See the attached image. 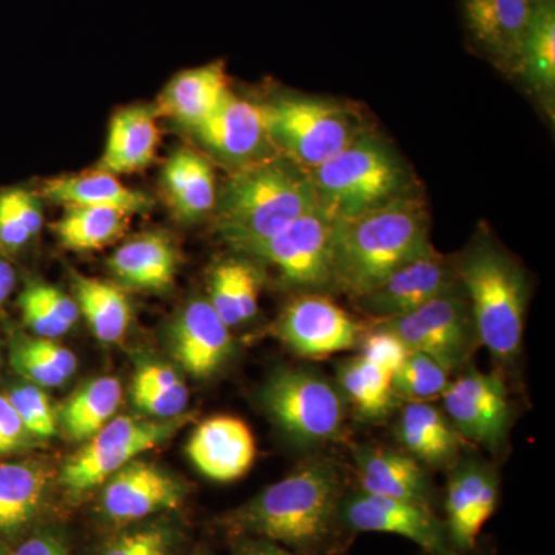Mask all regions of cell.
Listing matches in <instances>:
<instances>
[{"label":"cell","instance_id":"6da1fadb","mask_svg":"<svg viewBox=\"0 0 555 555\" xmlns=\"http://www.w3.org/2000/svg\"><path fill=\"white\" fill-rule=\"evenodd\" d=\"M433 250L425 203L415 195L334 221V292L361 297Z\"/></svg>","mask_w":555,"mask_h":555},{"label":"cell","instance_id":"7a4b0ae2","mask_svg":"<svg viewBox=\"0 0 555 555\" xmlns=\"http://www.w3.org/2000/svg\"><path fill=\"white\" fill-rule=\"evenodd\" d=\"M341 500V470L337 463L312 459L233 511L228 524L269 542L313 553L334 532Z\"/></svg>","mask_w":555,"mask_h":555},{"label":"cell","instance_id":"3957f363","mask_svg":"<svg viewBox=\"0 0 555 555\" xmlns=\"http://www.w3.org/2000/svg\"><path fill=\"white\" fill-rule=\"evenodd\" d=\"M315 207L309 171L275 153L233 171L214 210L221 238L246 254Z\"/></svg>","mask_w":555,"mask_h":555},{"label":"cell","instance_id":"277c9868","mask_svg":"<svg viewBox=\"0 0 555 555\" xmlns=\"http://www.w3.org/2000/svg\"><path fill=\"white\" fill-rule=\"evenodd\" d=\"M480 345L502 367H513L524 347L529 281L525 269L488 233L477 235L454 261Z\"/></svg>","mask_w":555,"mask_h":555},{"label":"cell","instance_id":"5b68a950","mask_svg":"<svg viewBox=\"0 0 555 555\" xmlns=\"http://www.w3.org/2000/svg\"><path fill=\"white\" fill-rule=\"evenodd\" d=\"M309 173L317 206L332 221L360 217L415 195L414 175L397 150L367 130Z\"/></svg>","mask_w":555,"mask_h":555},{"label":"cell","instance_id":"8992f818","mask_svg":"<svg viewBox=\"0 0 555 555\" xmlns=\"http://www.w3.org/2000/svg\"><path fill=\"white\" fill-rule=\"evenodd\" d=\"M259 400L281 433L298 447H323L345 436V397L337 383L315 369H276L262 386Z\"/></svg>","mask_w":555,"mask_h":555},{"label":"cell","instance_id":"52a82bcc","mask_svg":"<svg viewBox=\"0 0 555 555\" xmlns=\"http://www.w3.org/2000/svg\"><path fill=\"white\" fill-rule=\"evenodd\" d=\"M262 105L273 149L308 171L366 130L352 108L327 98L288 94Z\"/></svg>","mask_w":555,"mask_h":555},{"label":"cell","instance_id":"ba28073f","mask_svg":"<svg viewBox=\"0 0 555 555\" xmlns=\"http://www.w3.org/2000/svg\"><path fill=\"white\" fill-rule=\"evenodd\" d=\"M188 415L144 420L118 416L89 438L61 470V483L75 492L90 491L133 462L134 456L166 443L188 423Z\"/></svg>","mask_w":555,"mask_h":555},{"label":"cell","instance_id":"9c48e42d","mask_svg":"<svg viewBox=\"0 0 555 555\" xmlns=\"http://www.w3.org/2000/svg\"><path fill=\"white\" fill-rule=\"evenodd\" d=\"M377 323L393 332L411 352L433 357L451 374L470 363L481 346L460 281L414 312Z\"/></svg>","mask_w":555,"mask_h":555},{"label":"cell","instance_id":"30bf717a","mask_svg":"<svg viewBox=\"0 0 555 555\" xmlns=\"http://www.w3.org/2000/svg\"><path fill=\"white\" fill-rule=\"evenodd\" d=\"M244 255L273 266L299 294L334 292V221L318 206Z\"/></svg>","mask_w":555,"mask_h":555},{"label":"cell","instance_id":"8fae6325","mask_svg":"<svg viewBox=\"0 0 555 555\" xmlns=\"http://www.w3.org/2000/svg\"><path fill=\"white\" fill-rule=\"evenodd\" d=\"M443 412L460 437L492 454H502L513 427V404L499 372L467 363L441 393Z\"/></svg>","mask_w":555,"mask_h":555},{"label":"cell","instance_id":"7c38bea8","mask_svg":"<svg viewBox=\"0 0 555 555\" xmlns=\"http://www.w3.org/2000/svg\"><path fill=\"white\" fill-rule=\"evenodd\" d=\"M339 520L353 531L385 532L411 540L429 555H460L447 524L433 506L358 491L343 496Z\"/></svg>","mask_w":555,"mask_h":555},{"label":"cell","instance_id":"4fadbf2b","mask_svg":"<svg viewBox=\"0 0 555 555\" xmlns=\"http://www.w3.org/2000/svg\"><path fill=\"white\" fill-rule=\"evenodd\" d=\"M366 327L324 294L292 299L278 320L276 334L299 357L321 358L357 349Z\"/></svg>","mask_w":555,"mask_h":555},{"label":"cell","instance_id":"5bb4252c","mask_svg":"<svg viewBox=\"0 0 555 555\" xmlns=\"http://www.w3.org/2000/svg\"><path fill=\"white\" fill-rule=\"evenodd\" d=\"M499 499V473L481 456L462 454L449 467L444 524L456 553L463 555L476 546L477 537L494 514Z\"/></svg>","mask_w":555,"mask_h":555},{"label":"cell","instance_id":"9a60e30c","mask_svg":"<svg viewBox=\"0 0 555 555\" xmlns=\"http://www.w3.org/2000/svg\"><path fill=\"white\" fill-rule=\"evenodd\" d=\"M190 131L211 156L235 170L276 153L269 138L264 105L241 100L232 91Z\"/></svg>","mask_w":555,"mask_h":555},{"label":"cell","instance_id":"2e32d148","mask_svg":"<svg viewBox=\"0 0 555 555\" xmlns=\"http://www.w3.org/2000/svg\"><path fill=\"white\" fill-rule=\"evenodd\" d=\"M456 281L454 261L433 250L390 273L377 287L353 301L374 320H392L422 308Z\"/></svg>","mask_w":555,"mask_h":555},{"label":"cell","instance_id":"e0dca14e","mask_svg":"<svg viewBox=\"0 0 555 555\" xmlns=\"http://www.w3.org/2000/svg\"><path fill=\"white\" fill-rule=\"evenodd\" d=\"M462 11L476 49L503 73L517 76L532 0H462Z\"/></svg>","mask_w":555,"mask_h":555},{"label":"cell","instance_id":"ac0fdd59","mask_svg":"<svg viewBox=\"0 0 555 555\" xmlns=\"http://www.w3.org/2000/svg\"><path fill=\"white\" fill-rule=\"evenodd\" d=\"M184 495L182 485L166 470L150 463L130 462L108 478L101 507L112 520L129 524L177 509Z\"/></svg>","mask_w":555,"mask_h":555},{"label":"cell","instance_id":"d6986e66","mask_svg":"<svg viewBox=\"0 0 555 555\" xmlns=\"http://www.w3.org/2000/svg\"><path fill=\"white\" fill-rule=\"evenodd\" d=\"M188 454L203 476L229 483L246 476L257 456V444L243 420L218 415L196 427Z\"/></svg>","mask_w":555,"mask_h":555},{"label":"cell","instance_id":"ffe728a7","mask_svg":"<svg viewBox=\"0 0 555 555\" xmlns=\"http://www.w3.org/2000/svg\"><path fill=\"white\" fill-rule=\"evenodd\" d=\"M175 357L193 377L206 378L232 356L230 327L208 299H193L182 310L173 328Z\"/></svg>","mask_w":555,"mask_h":555},{"label":"cell","instance_id":"44dd1931","mask_svg":"<svg viewBox=\"0 0 555 555\" xmlns=\"http://www.w3.org/2000/svg\"><path fill=\"white\" fill-rule=\"evenodd\" d=\"M358 485L367 494L433 506L434 488L426 467L404 451L379 447L353 449Z\"/></svg>","mask_w":555,"mask_h":555},{"label":"cell","instance_id":"7402d4cb","mask_svg":"<svg viewBox=\"0 0 555 555\" xmlns=\"http://www.w3.org/2000/svg\"><path fill=\"white\" fill-rule=\"evenodd\" d=\"M397 438L406 454L425 467L449 469L463 454V438L443 409L430 401L404 403L397 423Z\"/></svg>","mask_w":555,"mask_h":555},{"label":"cell","instance_id":"603a6c76","mask_svg":"<svg viewBox=\"0 0 555 555\" xmlns=\"http://www.w3.org/2000/svg\"><path fill=\"white\" fill-rule=\"evenodd\" d=\"M230 91L225 62L215 61L175 76L155 109L192 130L221 105Z\"/></svg>","mask_w":555,"mask_h":555},{"label":"cell","instance_id":"cb8c5ba5","mask_svg":"<svg viewBox=\"0 0 555 555\" xmlns=\"http://www.w3.org/2000/svg\"><path fill=\"white\" fill-rule=\"evenodd\" d=\"M159 144L158 113L145 105L124 108L109 122L100 171L118 177L145 169Z\"/></svg>","mask_w":555,"mask_h":555},{"label":"cell","instance_id":"d4e9b609","mask_svg":"<svg viewBox=\"0 0 555 555\" xmlns=\"http://www.w3.org/2000/svg\"><path fill=\"white\" fill-rule=\"evenodd\" d=\"M163 184L171 207L185 222L206 217L217 204L211 164L192 149L175 152L163 169Z\"/></svg>","mask_w":555,"mask_h":555},{"label":"cell","instance_id":"484cf974","mask_svg":"<svg viewBox=\"0 0 555 555\" xmlns=\"http://www.w3.org/2000/svg\"><path fill=\"white\" fill-rule=\"evenodd\" d=\"M178 257L167 236L145 233L127 241L109 258V269L126 286L164 291L177 275Z\"/></svg>","mask_w":555,"mask_h":555},{"label":"cell","instance_id":"4316f807","mask_svg":"<svg viewBox=\"0 0 555 555\" xmlns=\"http://www.w3.org/2000/svg\"><path fill=\"white\" fill-rule=\"evenodd\" d=\"M46 196L61 206L115 208L127 215L149 210L150 201L138 190L126 188L118 178L105 171L51 179Z\"/></svg>","mask_w":555,"mask_h":555},{"label":"cell","instance_id":"83f0119b","mask_svg":"<svg viewBox=\"0 0 555 555\" xmlns=\"http://www.w3.org/2000/svg\"><path fill=\"white\" fill-rule=\"evenodd\" d=\"M49 488L39 463H0V534H16L38 516Z\"/></svg>","mask_w":555,"mask_h":555},{"label":"cell","instance_id":"f1b7e54d","mask_svg":"<svg viewBox=\"0 0 555 555\" xmlns=\"http://www.w3.org/2000/svg\"><path fill=\"white\" fill-rule=\"evenodd\" d=\"M335 383L347 408H352L361 422H382L400 403L393 393L392 375L360 356L338 364Z\"/></svg>","mask_w":555,"mask_h":555},{"label":"cell","instance_id":"f546056e","mask_svg":"<svg viewBox=\"0 0 555 555\" xmlns=\"http://www.w3.org/2000/svg\"><path fill=\"white\" fill-rule=\"evenodd\" d=\"M517 76L528 89L553 104L555 90V2L532 0L531 20Z\"/></svg>","mask_w":555,"mask_h":555},{"label":"cell","instance_id":"4dcf8cb0","mask_svg":"<svg viewBox=\"0 0 555 555\" xmlns=\"http://www.w3.org/2000/svg\"><path fill=\"white\" fill-rule=\"evenodd\" d=\"M122 401L119 379L101 377L80 386L62 404L60 420L73 440L86 441L107 425Z\"/></svg>","mask_w":555,"mask_h":555},{"label":"cell","instance_id":"1f68e13d","mask_svg":"<svg viewBox=\"0 0 555 555\" xmlns=\"http://www.w3.org/2000/svg\"><path fill=\"white\" fill-rule=\"evenodd\" d=\"M76 305L101 341L115 343L130 326L131 308L122 288L98 278L75 276Z\"/></svg>","mask_w":555,"mask_h":555},{"label":"cell","instance_id":"d6a6232c","mask_svg":"<svg viewBox=\"0 0 555 555\" xmlns=\"http://www.w3.org/2000/svg\"><path fill=\"white\" fill-rule=\"evenodd\" d=\"M53 230L62 246L76 251L100 250L119 238L129 224L130 215L115 208L64 207Z\"/></svg>","mask_w":555,"mask_h":555},{"label":"cell","instance_id":"836d02e7","mask_svg":"<svg viewBox=\"0 0 555 555\" xmlns=\"http://www.w3.org/2000/svg\"><path fill=\"white\" fill-rule=\"evenodd\" d=\"M11 364L39 387H60L78 369L75 353L49 338L25 339L14 346Z\"/></svg>","mask_w":555,"mask_h":555},{"label":"cell","instance_id":"e575fe53","mask_svg":"<svg viewBox=\"0 0 555 555\" xmlns=\"http://www.w3.org/2000/svg\"><path fill=\"white\" fill-rule=\"evenodd\" d=\"M24 323L39 338L54 339L67 334L79 318L75 299L50 284H31L20 299Z\"/></svg>","mask_w":555,"mask_h":555},{"label":"cell","instance_id":"d590c367","mask_svg":"<svg viewBox=\"0 0 555 555\" xmlns=\"http://www.w3.org/2000/svg\"><path fill=\"white\" fill-rule=\"evenodd\" d=\"M451 372L433 357L411 352L403 366L392 375L393 393L398 401H430L441 397L451 382Z\"/></svg>","mask_w":555,"mask_h":555},{"label":"cell","instance_id":"8d00e7d4","mask_svg":"<svg viewBox=\"0 0 555 555\" xmlns=\"http://www.w3.org/2000/svg\"><path fill=\"white\" fill-rule=\"evenodd\" d=\"M7 398L30 436L49 438L56 434V414H54L49 397L39 386L14 387Z\"/></svg>","mask_w":555,"mask_h":555},{"label":"cell","instance_id":"74e56055","mask_svg":"<svg viewBox=\"0 0 555 555\" xmlns=\"http://www.w3.org/2000/svg\"><path fill=\"white\" fill-rule=\"evenodd\" d=\"M173 535L166 526L152 525L122 532L101 555H171Z\"/></svg>","mask_w":555,"mask_h":555},{"label":"cell","instance_id":"f35d334b","mask_svg":"<svg viewBox=\"0 0 555 555\" xmlns=\"http://www.w3.org/2000/svg\"><path fill=\"white\" fill-rule=\"evenodd\" d=\"M358 349H360V357L385 369L390 375L396 374L398 369L403 366L411 353L409 347L393 332L378 323L364 331Z\"/></svg>","mask_w":555,"mask_h":555},{"label":"cell","instance_id":"ab89813d","mask_svg":"<svg viewBox=\"0 0 555 555\" xmlns=\"http://www.w3.org/2000/svg\"><path fill=\"white\" fill-rule=\"evenodd\" d=\"M131 398L139 411L152 415L153 418H175L184 415L189 403L188 387L179 389L163 390L153 387H131Z\"/></svg>","mask_w":555,"mask_h":555},{"label":"cell","instance_id":"60d3db41","mask_svg":"<svg viewBox=\"0 0 555 555\" xmlns=\"http://www.w3.org/2000/svg\"><path fill=\"white\" fill-rule=\"evenodd\" d=\"M210 305L230 328L238 326L235 308V258L218 262L210 275Z\"/></svg>","mask_w":555,"mask_h":555},{"label":"cell","instance_id":"b9f144b4","mask_svg":"<svg viewBox=\"0 0 555 555\" xmlns=\"http://www.w3.org/2000/svg\"><path fill=\"white\" fill-rule=\"evenodd\" d=\"M261 286V270L247 258H235V308L240 324L257 315Z\"/></svg>","mask_w":555,"mask_h":555},{"label":"cell","instance_id":"7bdbcfd3","mask_svg":"<svg viewBox=\"0 0 555 555\" xmlns=\"http://www.w3.org/2000/svg\"><path fill=\"white\" fill-rule=\"evenodd\" d=\"M28 430L11 406L7 396H0V456L20 451L28 441Z\"/></svg>","mask_w":555,"mask_h":555},{"label":"cell","instance_id":"ee69618b","mask_svg":"<svg viewBox=\"0 0 555 555\" xmlns=\"http://www.w3.org/2000/svg\"><path fill=\"white\" fill-rule=\"evenodd\" d=\"M31 240L11 201L10 190L0 193V246L16 250Z\"/></svg>","mask_w":555,"mask_h":555},{"label":"cell","instance_id":"f6af8a7d","mask_svg":"<svg viewBox=\"0 0 555 555\" xmlns=\"http://www.w3.org/2000/svg\"><path fill=\"white\" fill-rule=\"evenodd\" d=\"M10 196L21 221L24 222L25 229L28 230L31 238L38 235L43 224L42 206H40L39 199L31 192L24 189L10 190Z\"/></svg>","mask_w":555,"mask_h":555},{"label":"cell","instance_id":"bcb514c9","mask_svg":"<svg viewBox=\"0 0 555 555\" xmlns=\"http://www.w3.org/2000/svg\"><path fill=\"white\" fill-rule=\"evenodd\" d=\"M133 385L163 390L179 389V387L185 386L178 372L166 364L158 363H150L147 366L139 369Z\"/></svg>","mask_w":555,"mask_h":555},{"label":"cell","instance_id":"7dc6e473","mask_svg":"<svg viewBox=\"0 0 555 555\" xmlns=\"http://www.w3.org/2000/svg\"><path fill=\"white\" fill-rule=\"evenodd\" d=\"M13 555H67V550L56 537L42 534L22 543Z\"/></svg>","mask_w":555,"mask_h":555},{"label":"cell","instance_id":"c3c4849f","mask_svg":"<svg viewBox=\"0 0 555 555\" xmlns=\"http://www.w3.org/2000/svg\"><path fill=\"white\" fill-rule=\"evenodd\" d=\"M235 555H299L269 540H246L236 547Z\"/></svg>","mask_w":555,"mask_h":555},{"label":"cell","instance_id":"681fc988","mask_svg":"<svg viewBox=\"0 0 555 555\" xmlns=\"http://www.w3.org/2000/svg\"><path fill=\"white\" fill-rule=\"evenodd\" d=\"M14 283H16V278H14L13 268L9 262L0 261V305H3L10 297Z\"/></svg>","mask_w":555,"mask_h":555},{"label":"cell","instance_id":"f907efd6","mask_svg":"<svg viewBox=\"0 0 555 555\" xmlns=\"http://www.w3.org/2000/svg\"><path fill=\"white\" fill-rule=\"evenodd\" d=\"M0 555H3V554H2V551H0Z\"/></svg>","mask_w":555,"mask_h":555}]
</instances>
